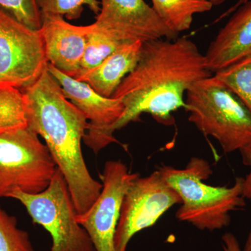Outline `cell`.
I'll return each instance as SVG.
<instances>
[{
	"instance_id": "obj_8",
	"label": "cell",
	"mask_w": 251,
	"mask_h": 251,
	"mask_svg": "<svg viewBox=\"0 0 251 251\" xmlns=\"http://www.w3.org/2000/svg\"><path fill=\"white\" fill-rule=\"evenodd\" d=\"M181 204L178 193L156 171L135 178L126 193L115 232V251H126L132 237L153 226L167 211Z\"/></svg>"
},
{
	"instance_id": "obj_19",
	"label": "cell",
	"mask_w": 251,
	"mask_h": 251,
	"mask_svg": "<svg viewBox=\"0 0 251 251\" xmlns=\"http://www.w3.org/2000/svg\"><path fill=\"white\" fill-rule=\"evenodd\" d=\"M0 251H34L27 232L0 206Z\"/></svg>"
},
{
	"instance_id": "obj_7",
	"label": "cell",
	"mask_w": 251,
	"mask_h": 251,
	"mask_svg": "<svg viewBox=\"0 0 251 251\" xmlns=\"http://www.w3.org/2000/svg\"><path fill=\"white\" fill-rule=\"evenodd\" d=\"M48 63L40 29L28 27L0 7V85L27 88Z\"/></svg>"
},
{
	"instance_id": "obj_25",
	"label": "cell",
	"mask_w": 251,
	"mask_h": 251,
	"mask_svg": "<svg viewBox=\"0 0 251 251\" xmlns=\"http://www.w3.org/2000/svg\"><path fill=\"white\" fill-rule=\"evenodd\" d=\"M242 251H251V228Z\"/></svg>"
},
{
	"instance_id": "obj_23",
	"label": "cell",
	"mask_w": 251,
	"mask_h": 251,
	"mask_svg": "<svg viewBox=\"0 0 251 251\" xmlns=\"http://www.w3.org/2000/svg\"><path fill=\"white\" fill-rule=\"evenodd\" d=\"M224 251H242L237 237L231 232H227L222 237Z\"/></svg>"
},
{
	"instance_id": "obj_9",
	"label": "cell",
	"mask_w": 251,
	"mask_h": 251,
	"mask_svg": "<svg viewBox=\"0 0 251 251\" xmlns=\"http://www.w3.org/2000/svg\"><path fill=\"white\" fill-rule=\"evenodd\" d=\"M140 176L121 161H108L100 175L103 184L99 198L77 221L90 236L97 251H115V236L122 202L132 181Z\"/></svg>"
},
{
	"instance_id": "obj_26",
	"label": "cell",
	"mask_w": 251,
	"mask_h": 251,
	"mask_svg": "<svg viewBox=\"0 0 251 251\" xmlns=\"http://www.w3.org/2000/svg\"><path fill=\"white\" fill-rule=\"evenodd\" d=\"M209 1L213 4V6H219V5L222 4L227 0H209Z\"/></svg>"
},
{
	"instance_id": "obj_3",
	"label": "cell",
	"mask_w": 251,
	"mask_h": 251,
	"mask_svg": "<svg viewBox=\"0 0 251 251\" xmlns=\"http://www.w3.org/2000/svg\"><path fill=\"white\" fill-rule=\"evenodd\" d=\"M158 171L181 198L176 219L201 230L212 232L227 227L230 213L246 206L244 178H237L230 187L206 184L213 171L203 158L193 157L183 169L163 166Z\"/></svg>"
},
{
	"instance_id": "obj_20",
	"label": "cell",
	"mask_w": 251,
	"mask_h": 251,
	"mask_svg": "<svg viewBox=\"0 0 251 251\" xmlns=\"http://www.w3.org/2000/svg\"><path fill=\"white\" fill-rule=\"evenodd\" d=\"M41 14L57 15L68 20L80 18L86 6L98 15L100 10L99 0H36Z\"/></svg>"
},
{
	"instance_id": "obj_5",
	"label": "cell",
	"mask_w": 251,
	"mask_h": 251,
	"mask_svg": "<svg viewBox=\"0 0 251 251\" xmlns=\"http://www.w3.org/2000/svg\"><path fill=\"white\" fill-rule=\"evenodd\" d=\"M57 165L29 127L0 133V198L16 190L29 194L49 186Z\"/></svg>"
},
{
	"instance_id": "obj_22",
	"label": "cell",
	"mask_w": 251,
	"mask_h": 251,
	"mask_svg": "<svg viewBox=\"0 0 251 251\" xmlns=\"http://www.w3.org/2000/svg\"><path fill=\"white\" fill-rule=\"evenodd\" d=\"M240 152L242 153L244 164L250 167V172L246 178H244L243 196L245 199L251 201V145L242 150Z\"/></svg>"
},
{
	"instance_id": "obj_1",
	"label": "cell",
	"mask_w": 251,
	"mask_h": 251,
	"mask_svg": "<svg viewBox=\"0 0 251 251\" xmlns=\"http://www.w3.org/2000/svg\"><path fill=\"white\" fill-rule=\"evenodd\" d=\"M211 75L204 54L187 37L144 42L138 64L112 96L121 100L125 110L111 133L139 122L143 113L163 125H173L172 114L184 108L188 90Z\"/></svg>"
},
{
	"instance_id": "obj_6",
	"label": "cell",
	"mask_w": 251,
	"mask_h": 251,
	"mask_svg": "<svg viewBox=\"0 0 251 251\" xmlns=\"http://www.w3.org/2000/svg\"><path fill=\"white\" fill-rule=\"evenodd\" d=\"M9 198L22 203L33 222L50 234V251H97L90 236L77 222L69 186L57 167L49 186L42 192L29 194L16 190Z\"/></svg>"
},
{
	"instance_id": "obj_13",
	"label": "cell",
	"mask_w": 251,
	"mask_h": 251,
	"mask_svg": "<svg viewBox=\"0 0 251 251\" xmlns=\"http://www.w3.org/2000/svg\"><path fill=\"white\" fill-rule=\"evenodd\" d=\"M234 13L204 54L206 67L211 74L251 54V0Z\"/></svg>"
},
{
	"instance_id": "obj_14",
	"label": "cell",
	"mask_w": 251,
	"mask_h": 251,
	"mask_svg": "<svg viewBox=\"0 0 251 251\" xmlns=\"http://www.w3.org/2000/svg\"><path fill=\"white\" fill-rule=\"evenodd\" d=\"M143 44L138 41L121 46L80 81L100 95L112 98L123 79L138 64Z\"/></svg>"
},
{
	"instance_id": "obj_12",
	"label": "cell",
	"mask_w": 251,
	"mask_h": 251,
	"mask_svg": "<svg viewBox=\"0 0 251 251\" xmlns=\"http://www.w3.org/2000/svg\"><path fill=\"white\" fill-rule=\"evenodd\" d=\"M40 31L48 62L65 75L75 77L85 52L90 25H74L62 16L41 14Z\"/></svg>"
},
{
	"instance_id": "obj_24",
	"label": "cell",
	"mask_w": 251,
	"mask_h": 251,
	"mask_svg": "<svg viewBox=\"0 0 251 251\" xmlns=\"http://www.w3.org/2000/svg\"><path fill=\"white\" fill-rule=\"evenodd\" d=\"M247 1H249V0H239V1H238L234 5V6H232V7L229 8V9L227 10V11H226L224 14L221 15V16H220V18H218V20H219V21H221V20L223 19V18L227 17V16H229V14L234 13V11H235L236 10H237L238 8L241 6V5L244 4L245 2H247Z\"/></svg>"
},
{
	"instance_id": "obj_4",
	"label": "cell",
	"mask_w": 251,
	"mask_h": 251,
	"mask_svg": "<svg viewBox=\"0 0 251 251\" xmlns=\"http://www.w3.org/2000/svg\"><path fill=\"white\" fill-rule=\"evenodd\" d=\"M188 120L206 136L217 140L224 152L251 145V111L214 75L196 82L186 92Z\"/></svg>"
},
{
	"instance_id": "obj_21",
	"label": "cell",
	"mask_w": 251,
	"mask_h": 251,
	"mask_svg": "<svg viewBox=\"0 0 251 251\" xmlns=\"http://www.w3.org/2000/svg\"><path fill=\"white\" fill-rule=\"evenodd\" d=\"M0 7L31 29L41 27V13L36 0H0Z\"/></svg>"
},
{
	"instance_id": "obj_15",
	"label": "cell",
	"mask_w": 251,
	"mask_h": 251,
	"mask_svg": "<svg viewBox=\"0 0 251 251\" xmlns=\"http://www.w3.org/2000/svg\"><path fill=\"white\" fill-rule=\"evenodd\" d=\"M157 16L168 29L179 35L191 27L193 16L211 11L209 0H151Z\"/></svg>"
},
{
	"instance_id": "obj_17",
	"label": "cell",
	"mask_w": 251,
	"mask_h": 251,
	"mask_svg": "<svg viewBox=\"0 0 251 251\" xmlns=\"http://www.w3.org/2000/svg\"><path fill=\"white\" fill-rule=\"evenodd\" d=\"M29 127L25 96L21 89L0 85V133Z\"/></svg>"
},
{
	"instance_id": "obj_10",
	"label": "cell",
	"mask_w": 251,
	"mask_h": 251,
	"mask_svg": "<svg viewBox=\"0 0 251 251\" xmlns=\"http://www.w3.org/2000/svg\"><path fill=\"white\" fill-rule=\"evenodd\" d=\"M47 69L62 87L66 98L89 120L83 138L85 145L97 153L110 144L117 143L111 128L125 110L121 100L100 95L88 84L65 75L49 63Z\"/></svg>"
},
{
	"instance_id": "obj_16",
	"label": "cell",
	"mask_w": 251,
	"mask_h": 251,
	"mask_svg": "<svg viewBox=\"0 0 251 251\" xmlns=\"http://www.w3.org/2000/svg\"><path fill=\"white\" fill-rule=\"evenodd\" d=\"M90 27L85 52L76 75L74 77L77 80H82L121 46L130 44L120 40L105 31L97 30L92 25H90Z\"/></svg>"
},
{
	"instance_id": "obj_11",
	"label": "cell",
	"mask_w": 251,
	"mask_h": 251,
	"mask_svg": "<svg viewBox=\"0 0 251 251\" xmlns=\"http://www.w3.org/2000/svg\"><path fill=\"white\" fill-rule=\"evenodd\" d=\"M100 10L92 24L126 43L176 39L179 35L166 27L145 0H100Z\"/></svg>"
},
{
	"instance_id": "obj_18",
	"label": "cell",
	"mask_w": 251,
	"mask_h": 251,
	"mask_svg": "<svg viewBox=\"0 0 251 251\" xmlns=\"http://www.w3.org/2000/svg\"><path fill=\"white\" fill-rule=\"evenodd\" d=\"M251 111V54L214 74Z\"/></svg>"
},
{
	"instance_id": "obj_2",
	"label": "cell",
	"mask_w": 251,
	"mask_h": 251,
	"mask_svg": "<svg viewBox=\"0 0 251 251\" xmlns=\"http://www.w3.org/2000/svg\"><path fill=\"white\" fill-rule=\"evenodd\" d=\"M21 90L27 100L28 126L45 140L67 181L77 214H85L103 188L90 175L82 155L87 118L66 98L47 68L34 83Z\"/></svg>"
}]
</instances>
